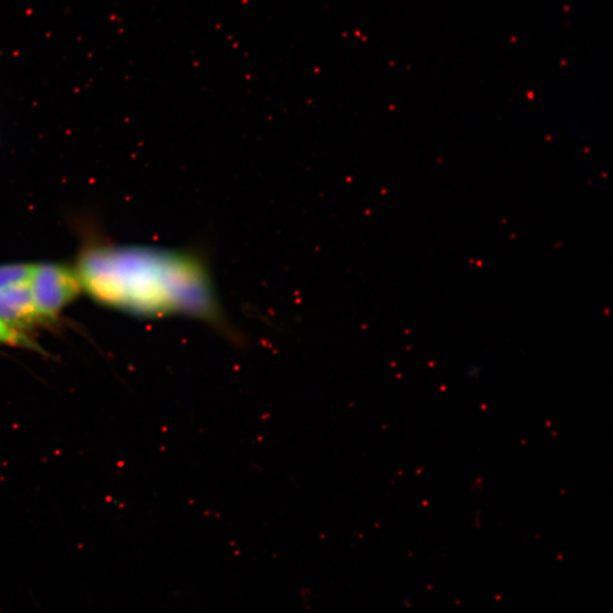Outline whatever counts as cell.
<instances>
[{
	"instance_id": "7a4b0ae2",
	"label": "cell",
	"mask_w": 613,
	"mask_h": 613,
	"mask_svg": "<svg viewBox=\"0 0 613 613\" xmlns=\"http://www.w3.org/2000/svg\"><path fill=\"white\" fill-rule=\"evenodd\" d=\"M29 285L33 301L44 319L60 314L82 289L77 270L57 264L35 265Z\"/></svg>"
},
{
	"instance_id": "6da1fadb",
	"label": "cell",
	"mask_w": 613,
	"mask_h": 613,
	"mask_svg": "<svg viewBox=\"0 0 613 613\" xmlns=\"http://www.w3.org/2000/svg\"><path fill=\"white\" fill-rule=\"evenodd\" d=\"M77 273L92 297L147 317L197 319L232 334L223 318L203 258L148 247H94L83 251Z\"/></svg>"
},
{
	"instance_id": "3957f363",
	"label": "cell",
	"mask_w": 613,
	"mask_h": 613,
	"mask_svg": "<svg viewBox=\"0 0 613 613\" xmlns=\"http://www.w3.org/2000/svg\"><path fill=\"white\" fill-rule=\"evenodd\" d=\"M33 301L29 282L0 290V322L15 331L43 322Z\"/></svg>"
},
{
	"instance_id": "5b68a950",
	"label": "cell",
	"mask_w": 613,
	"mask_h": 613,
	"mask_svg": "<svg viewBox=\"0 0 613 613\" xmlns=\"http://www.w3.org/2000/svg\"><path fill=\"white\" fill-rule=\"evenodd\" d=\"M0 343L15 347H33L30 339L19 331L11 329V327H8L3 322H0Z\"/></svg>"
},
{
	"instance_id": "277c9868",
	"label": "cell",
	"mask_w": 613,
	"mask_h": 613,
	"mask_svg": "<svg viewBox=\"0 0 613 613\" xmlns=\"http://www.w3.org/2000/svg\"><path fill=\"white\" fill-rule=\"evenodd\" d=\"M35 265L11 264L0 266V290L29 282Z\"/></svg>"
}]
</instances>
